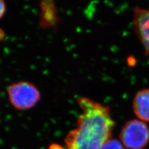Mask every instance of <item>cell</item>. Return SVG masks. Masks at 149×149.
<instances>
[{
  "instance_id": "obj_1",
  "label": "cell",
  "mask_w": 149,
  "mask_h": 149,
  "mask_svg": "<svg viewBox=\"0 0 149 149\" xmlns=\"http://www.w3.org/2000/svg\"><path fill=\"white\" fill-rule=\"evenodd\" d=\"M81 113L77 126L65 138L68 148L72 149H101L111 139L114 122L110 109L88 97L78 100Z\"/></svg>"
},
{
  "instance_id": "obj_7",
  "label": "cell",
  "mask_w": 149,
  "mask_h": 149,
  "mask_svg": "<svg viewBox=\"0 0 149 149\" xmlns=\"http://www.w3.org/2000/svg\"><path fill=\"white\" fill-rule=\"evenodd\" d=\"M6 11V5L3 1L0 0V19L4 15Z\"/></svg>"
},
{
  "instance_id": "obj_3",
  "label": "cell",
  "mask_w": 149,
  "mask_h": 149,
  "mask_svg": "<svg viewBox=\"0 0 149 149\" xmlns=\"http://www.w3.org/2000/svg\"><path fill=\"white\" fill-rule=\"evenodd\" d=\"M120 140L128 149H143L149 142V129L143 121L129 120L121 130Z\"/></svg>"
},
{
  "instance_id": "obj_6",
  "label": "cell",
  "mask_w": 149,
  "mask_h": 149,
  "mask_svg": "<svg viewBox=\"0 0 149 149\" xmlns=\"http://www.w3.org/2000/svg\"><path fill=\"white\" fill-rule=\"evenodd\" d=\"M101 149H125L123 143L118 140L109 139L107 141Z\"/></svg>"
},
{
  "instance_id": "obj_5",
  "label": "cell",
  "mask_w": 149,
  "mask_h": 149,
  "mask_svg": "<svg viewBox=\"0 0 149 149\" xmlns=\"http://www.w3.org/2000/svg\"><path fill=\"white\" fill-rule=\"evenodd\" d=\"M133 109L141 120L149 122V88L136 93L133 101Z\"/></svg>"
},
{
  "instance_id": "obj_2",
  "label": "cell",
  "mask_w": 149,
  "mask_h": 149,
  "mask_svg": "<svg viewBox=\"0 0 149 149\" xmlns=\"http://www.w3.org/2000/svg\"><path fill=\"white\" fill-rule=\"evenodd\" d=\"M8 94L11 104L19 110L33 108L40 99L38 89L27 81L17 82L9 86Z\"/></svg>"
},
{
  "instance_id": "obj_8",
  "label": "cell",
  "mask_w": 149,
  "mask_h": 149,
  "mask_svg": "<svg viewBox=\"0 0 149 149\" xmlns=\"http://www.w3.org/2000/svg\"><path fill=\"white\" fill-rule=\"evenodd\" d=\"M48 149H72L70 148H64L62 146L58 145L57 143H52L49 146Z\"/></svg>"
},
{
  "instance_id": "obj_4",
  "label": "cell",
  "mask_w": 149,
  "mask_h": 149,
  "mask_svg": "<svg viewBox=\"0 0 149 149\" xmlns=\"http://www.w3.org/2000/svg\"><path fill=\"white\" fill-rule=\"evenodd\" d=\"M133 22L136 33L149 55V7L135 8Z\"/></svg>"
}]
</instances>
